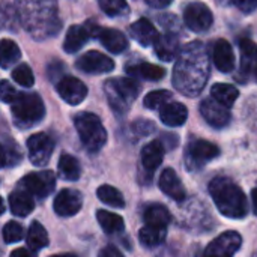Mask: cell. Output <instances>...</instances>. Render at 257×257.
<instances>
[{
    "mask_svg": "<svg viewBox=\"0 0 257 257\" xmlns=\"http://www.w3.org/2000/svg\"><path fill=\"white\" fill-rule=\"evenodd\" d=\"M209 78V59L205 45L194 41L184 47L173 69V86L187 96H197Z\"/></svg>",
    "mask_w": 257,
    "mask_h": 257,
    "instance_id": "6da1fadb",
    "label": "cell"
},
{
    "mask_svg": "<svg viewBox=\"0 0 257 257\" xmlns=\"http://www.w3.org/2000/svg\"><path fill=\"white\" fill-rule=\"evenodd\" d=\"M20 23L38 41L57 35L62 27L56 0H15Z\"/></svg>",
    "mask_w": 257,
    "mask_h": 257,
    "instance_id": "7a4b0ae2",
    "label": "cell"
},
{
    "mask_svg": "<svg viewBox=\"0 0 257 257\" xmlns=\"http://www.w3.org/2000/svg\"><path fill=\"white\" fill-rule=\"evenodd\" d=\"M209 194L218 211L227 218H244L248 212L247 196L229 178L217 176L209 182Z\"/></svg>",
    "mask_w": 257,
    "mask_h": 257,
    "instance_id": "3957f363",
    "label": "cell"
},
{
    "mask_svg": "<svg viewBox=\"0 0 257 257\" xmlns=\"http://www.w3.org/2000/svg\"><path fill=\"white\" fill-rule=\"evenodd\" d=\"M104 90L110 107L116 113L125 114L139 96L140 84L133 78H111L105 81Z\"/></svg>",
    "mask_w": 257,
    "mask_h": 257,
    "instance_id": "277c9868",
    "label": "cell"
},
{
    "mask_svg": "<svg viewBox=\"0 0 257 257\" xmlns=\"http://www.w3.org/2000/svg\"><path fill=\"white\" fill-rule=\"evenodd\" d=\"M12 117L21 128L39 123L45 116V105L38 93H20L12 102Z\"/></svg>",
    "mask_w": 257,
    "mask_h": 257,
    "instance_id": "5b68a950",
    "label": "cell"
},
{
    "mask_svg": "<svg viewBox=\"0 0 257 257\" xmlns=\"http://www.w3.org/2000/svg\"><path fill=\"white\" fill-rule=\"evenodd\" d=\"M77 133L83 146L89 152H98L107 142V131L101 123V119L92 113H80L74 119Z\"/></svg>",
    "mask_w": 257,
    "mask_h": 257,
    "instance_id": "8992f818",
    "label": "cell"
},
{
    "mask_svg": "<svg viewBox=\"0 0 257 257\" xmlns=\"http://www.w3.org/2000/svg\"><path fill=\"white\" fill-rule=\"evenodd\" d=\"M220 149L217 145L206 140L194 139L188 143L185 149V166L190 172H196L214 158H217Z\"/></svg>",
    "mask_w": 257,
    "mask_h": 257,
    "instance_id": "52a82bcc",
    "label": "cell"
},
{
    "mask_svg": "<svg viewBox=\"0 0 257 257\" xmlns=\"http://www.w3.org/2000/svg\"><path fill=\"white\" fill-rule=\"evenodd\" d=\"M242 245V238L238 232L229 230L217 236L211 244L205 248L203 253H199L196 257H232Z\"/></svg>",
    "mask_w": 257,
    "mask_h": 257,
    "instance_id": "ba28073f",
    "label": "cell"
},
{
    "mask_svg": "<svg viewBox=\"0 0 257 257\" xmlns=\"http://www.w3.org/2000/svg\"><path fill=\"white\" fill-rule=\"evenodd\" d=\"M27 151L30 163L36 167H44L48 164L54 151V140L45 133L33 134L27 140Z\"/></svg>",
    "mask_w": 257,
    "mask_h": 257,
    "instance_id": "9c48e42d",
    "label": "cell"
},
{
    "mask_svg": "<svg viewBox=\"0 0 257 257\" xmlns=\"http://www.w3.org/2000/svg\"><path fill=\"white\" fill-rule=\"evenodd\" d=\"M23 191H26L30 196H36L39 199L47 197L56 185V176L53 172H38V173H30L24 176L20 182Z\"/></svg>",
    "mask_w": 257,
    "mask_h": 257,
    "instance_id": "30bf717a",
    "label": "cell"
},
{
    "mask_svg": "<svg viewBox=\"0 0 257 257\" xmlns=\"http://www.w3.org/2000/svg\"><path fill=\"white\" fill-rule=\"evenodd\" d=\"M184 21L190 30L200 33V32H206L212 26L214 15L205 3L193 2L187 5L184 11Z\"/></svg>",
    "mask_w": 257,
    "mask_h": 257,
    "instance_id": "8fae6325",
    "label": "cell"
},
{
    "mask_svg": "<svg viewBox=\"0 0 257 257\" xmlns=\"http://www.w3.org/2000/svg\"><path fill=\"white\" fill-rule=\"evenodd\" d=\"M56 90L60 95V98L71 105H78L87 96L86 84L81 80L75 77H69V75L62 77L56 83Z\"/></svg>",
    "mask_w": 257,
    "mask_h": 257,
    "instance_id": "7c38bea8",
    "label": "cell"
},
{
    "mask_svg": "<svg viewBox=\"0 0 257 257\" xmlns=\"http://www.w3.org/2000/svg\"><path fill=\"white\" fill-rule=\"evenodd\" d=\"M75 66L81 72H86V74H105V72L113 71L114 62L108 56L99 51L90 50L77 60Z\"/></svg>",
    "mask_w": 257,
    "mask_h": 257,
    "instance_id": "4fadbf2b",
    "label": "cell"
},
{
    "mask_svg": "<svg viewBox=\"0 0 257 257\" xmlns=\"http://www.w3.org/2000/svg\"><path fill=\"white\" fill-rule=\"evenodd\" d=\"M200 114L214 128H224L230 123V111L214 98L203 99L200 104Z\"/></svg>",
    "mask_w": 257,
    "mask_h": 257,
    "instance_id": "5bb4252c",
    "label": "cell"
},
{
    "mask_svg": "<svg viewBox=\"0 0 257 257\" xmlns=\"http://www.w3.org/2000/svg\"><path fill=\"white\" fill-rule=\"evenodd\" d=\"M54 211L60 217H72L80 212L83 206V196L77 190H62L54 199Z\"/></svg>",
    "mask_w": 257,
    "mask_h": 257,
    "instance_id": "9a60e30c",
    "label": "cell"
},
{
    "mask_svg": "<svg viewBox=\"0 0 257 257\" xmlns=\"http://www.w3.org/2000/svg\"><path fill=\"white\" fill-rule=\"evenodd\" d=\"M161 191L176 202H182L187 197V191L182 185V181L173 169H166L160 176Z\"/></svg>",
    "mask_w": 257,
    "mask_h": 257,
    "instance_id": "2e32d148",
    "label": "cell"
},
{
    "mask_svg": "<svg viewBox=\"0 0 257 257\" xmlns=\"http://www.w3.org/2000/svg\"><path fill=\"white\" fill-rule=\"evenodd\" d=\"M212 56H214V63L218 68V71L227 74L235 69V53H233L232 45L226 39H218L214 44Z\"/></svg>",
    "mask_w": 257,
    "mask_h": 257,
    "instance_id": "e0dca14e",
    "label": "cell"
},
{
    "mask_svg": "<svg viewBox=\"0 0 257 257\" xmlns=\"http://www.w3.org/2000/svg\"><path fill=\"white\" fill-rule=\"evenodd\" d=\"M155 45V54L166 62H170L176 59L181 53V44L179 38L173 32H167L163 36H158Z\"/></svg>",
    "mask_w": 257,
    "mask_h": 257,
    "instance_id": "ac0fdd59",
    "label": "cell"
},
{
    "mask_svg": "<svg viewBox=\"0 0 257 257\" xmlns=\"http://www.w3.org/2000/svg\"><path fill=\"white\" fill-rule=\"evenodd\" d=\"M130 32H131V36L143 47L154 45L160 36L155 26L146 18H140L136 23H133V26L130 27Z\"/></svg>",
    "mask_w": 257,
    "mask_h": 257,
    "instance_id": "d6986e66",
    "label": "cell"
},
{
    "mask_svg": "<svg viewBox=\"0 0 257 257\" xmlns=\"http://www.w3.org/2000/svg\"><path fill=\"white\" fill-rule=\"evenodd\" d=\"M188 110L181 102H167L160 108V119L167 126H182L187 122Z\"/></svg>",
    "mask_w": 257,
    "mask_h": 257,
    "instance_id": "ffe728a7",
    "label": "cell"
},
{
    "mask_svg": "<svg viewBox=\"0 0 257 257\" xmlns=\"http://www.w3.org/2000/svg\"><path fill=\"white\" fill-rule=\"evenodd\" d=\"M164 160V145L160 140H152L142 149V164L148 173L152 175Z\"/></svg>",
    "mask_w": 257,
    "mask_h": 257,
    "instance_id": "44dd1931",
    "label": "cell"
},
{
    "mask_svg": "<svg viewBox=\"0 0 257 257\" xmlns=\"http://www.w3.org/2000/svg\"><path fill=\"white\" fill-rule=\"evenodd\" d=\"M96 38L101 41V44L114 54H119L122 51H125L128 48V39L126 36L116 30V29H99Z\"/></svg>",
    "mask_w": 257,
    "mask_h": 257,
    "instance_id": "7402d4cb",
    "label": "cell"
},
{
    "mask_svg": "<svg viewBox=\"0 0 257 257\" xmlns=\"http://www.w3.org/2000/svg\"><path fill=\"white\" fill-rule=\"evenodd\" d=\"M90 38V32L87 29V26H72L69 27L65 41H63V50L66 53H75L78 51Z\"/></svg>",
    "mask_w": 257,
    "mask_h": 257,
    "instance_id": "603a6c76",
    "label": "cell"
},
{
    "mask_svg": "<svg viewBox=\"0 0 257 257\" xmlns=\"http://www.w3.org/2000/svg\"><path fill=\"white\" fill-rule=\"evenodd\" d=\"M9 206H11V211L14 215L27 217L33 211L35 202L30 194H27L23 190H17L9 196Z\"/></svg>",
    "mask_w": 257,
    "mask_h": 257,
    "instance_id": "cb8c5ba5",
    "label": "cell"
},
{
    "mask_svg": "<svg viewBox=\"0 0 257 257\" xmlns=\"http://www.w3.org/2000/svg\"><path fill=\"white\" fill-rule=\"evenodd\" d=\"M143 218L146 221V226H155V227H167L172 221V215L169 209L164 205L152 203L145 209Z\"/></svg>",
    "mask_w": 257,
    "mask_h": 257,
    "instance_id": "d4e9b609",
    "label": "cell"
},
{
    "mask_svg": "<svg viewBox=\"0 0 257 257\" xmlns=\"http://www.w3.org/2000/svg\"><path fill=\"white\" fill-rule=\"evenodd\" d=\"M128 72L134 77H140L145 80H151V81H158L166 75V69L154 65V63H148V62H142L133 66H128Z\"/></svg>",
    "mask_w": 257,
    "mask_h": 257,
    "instance_id": "484cf974",
    "label": "cell"
},
{
    "mask_svg": "<svg viewBox=\"0 0 257 257\" xmlns=\"http://www.w3.org/2000/svg\"><path fill=\"white\" fill-rule=\"evenodd\" d=\"M211 95L212 98L223 104L224 107H232L235 104V101L238 99L239 96V90L232 86V84H226V83H217L211 87Z\"/></svg>",
    "mask_w": 257,
    "mask_h": 257,
    "instance_id": "4316f807",
    "label": "cell"
},
{
    "mask_svg": "<svg viewBox=\"0 0 257 257\" xmlns=\"http://www.w3.org/2000/svg\"><path fill=\"white\" fill-rule=\"evenodd\" d=\"M59 176L63 181H77L81 175V166L78 160L72 155H62L57 164Z\"/></svg>",
    "mask_w": 257,
    "mask_h": 257,
    "instance_id": "83f0119b",
    "label": "cell"
},
{
    "mask_svg": "<svg viewBox=\"0 0 257 257\" xmlns=\"http://www.w3.org/2000/svg\"><path fill=\"white\" fill-rule=\"evenodd\" d=\"M96 220L101 226V229L107 233V235H114V233H120L125 227L123 224V218L117 214L108 212V211H98L96 212Z\"/></svg>",
    "mask_w": 257,
    "mask_h": 257,
    "instance_id": "f1b7e54d",
    "label": "cell"
},
{
    "mask_svg": "<svg viewBox=\"0 0 257 257\" xmlns=\"http://www.w3.org/2000/svg\"><path fill=\"white\" fill-rule=\"evenodd\" d=\"M21 59V50L12 39L0 41V68L8 69Z\"/></svg>",
    "mask_w": 257,
    "mask_h": 257,
    "instance_id": "f546056e",
    "label": "cell"
},
{
    "mask_svg": "<svg viewBox=\"0 0 257 257\" xmlns=\"http://www.w3.org/2000/svg\"><path fill=\"white\" fill-rule=\"evenodd\" d=\"M27 245L30 250L33 251H38V250H42L48 245V233L47 230L44 229V226L38 221L32 223V226L29 227V232H27Z\"/></svg>",
    "mask_w": 257,
    "mask_h": 257,
    "instance_id": "4dcf8cb0",
    "label": "cell"
},
{
    "mask_svg": "<svg viewBox=\"0 0 257 257\" xmlns=\"http://www.w3.org/2000/svg\"><path fill=\"white\" fill-rule=\"evenodd\" d=\"M139 239L142 245L148 248L158 247L166 239V227H155V226H145L139 232Z\"/></svg>",
    "mask_w": 257,
    "mask_h": 257,
    "instance_id": "1f68e13d",
    "label": "cell"
},
{
    "mask_svg": "<svg viewBox=\"0 0 257 257\" xmlns=\"http://www.w3.org/2000/svg\"><path fill=\"white\" fill-rule=\"evenodd\" d=\"M96 194L102 203H105L111 208H123L125 206V200H123L122 193L111 185H101L96 190Z\"/></svg>",
    "mask_w": 257,
    "mask_h": 257,
    "instance_id": "d6a6232c",
    "label": "cell"
},
{
    "mask_svg": "<svg viewBox=\"0 0 257 257\" xmlns=\"http://www.w3.org/2000/svg\"><path fill=\"white\" fill-rule=\"evenodd\" d=\"M239 48L242 54V72L248 74L251 69V63L257 62V44L251 39H241Z\"/></svg>",
    "mask_w": 257,
    "mask_h": 257,
    "instance_id": "836d02e7",
    "label": "cell"
},
{
    "mask_svg": "<svg viewBox=\"0 0 257 257\" xmlns=\"http://www.w3.org/2000/svg\"><path fill=\"white\" fill-rule=\"evenodd\" d=\"M170 99H172V93L169 90H154L145 96L143 104L146 108L157 110V108H161L163 105H166Z\"/></svg>",
    "mask_w": 257,
    "mask_h": 257,
    "instance_id": "e575fe53",
    "label": "cell"
},
{
    "mask_svg": "<svg viewBox=\"0 0 257 257\" xmlns=\"http://www.w3.org/2000/svg\"><path fill=\"white\" fill-rule=\"evenodd\" d=\"M99 8L108 17H120L128 14V3L125 0H99Z\"/></svg>",
    "mask_w": 257,
    "mask_h": 257,
    "instance_id": "d590c367",
    "label": "cell"
},
{
    "mask_svg": "<svg viewBox=\"0 0 257 257\" xmlns=\"http://www.w3.org/2000/svg\"><path fill=\"white\" fill-rule=\"evenodd\" d=\"M2 235H3L5 242H8V244H15V242H20V241L24 238V229H23V226H21L20 223H17V221H9V223L5 224Z\"/></svg>",
    "mask_w": 257,
    "mask_h": 257,
    "instance_id": "8d00e7d4",
    "label": "cell"
},
{
    "mask_svg": "<svg viewBox=\"0 0 257 257\" xmlns=\"http://www.w3.org/2000/svg\"><path fill=\"white\" fill-rule=\"evenodd\" d=\"M12 78H14L20 86H24V87H32L33 83H35L33 72H32L30 66L26 65V63L18 65V66L12 71Z\"/></svg>",
    "mask_w": 257,
    "mask_h": 257,
    "instance_id": "74e56055",
    "label": "cell"
},
{
    "mask_svg": "<svg viewBox=\"0 0 257 257\" xmlns=\"http://www.w3.org/2000/svg\"><path fill=\"white\" fill-rule=\"evenodd\" d=\"M18 95L20 93L17 92V89L9 81H6V80H2L0 81V101L8 102V104H12L17 99Z\"/></svg>",
    "mask_w": 257,
    "mask_h": 257,
    "instance_id": "f35d334b",
    "label": "cell"
},
{
    "mask_svg": "<svg viewBox=\"0 0 257 257\" xmlns=\"http://www.w3.org/2000/svg\"><path fill=\"white\" fill-rule=\"evenodd\" d=\"M133 130L139 134V136H148L154 131V123L149 120H137L133 125Z\"/></svg>",
    "mask_w": 257,
    "mask_h": 257,
    "instance_id": "ab89813d",
    "label": "cell"
},
{
    "mask_svg": "<svg viewBox=\"0 0 257 257\" xmlns=\"http://www.w3.org/2000/svg\"><path fill=\"white\" fill-rule=\"evenodd\" d=\"M233 3L244 14H251L257 9V0H233Z\"/></svg>",
    "mask_w": 257,
    "mask_h": 257,
    "instance_id": "60d3db41",
    "label": "cell"
},
{
    "mask_svg": "<svg viewBox=\"0 0 257 257\" xmlns=\"http://www.w3.org/2000/svg\"><path fill=\"white\" fill-rule=\"evenodd\" d=\"M98 257H123V254H122L120 250H117L114 245H107V247H104V248L99 251Z\"/></svg>",
    "mask_w": 257,
    "mask_h": 257,
    "instance_id": "b9f144b4",
    "label": "cell"
},
{
    "mask_svg": "<svg viewBox=\"0 0 257 257\" xmlns=\"http://www.w3.org/2000/svg\"><path fill=\"white\" fill-rule=\"evenodd\" d=\"M172 2H173V0H146V3H148L149 6L155 8V9H164V8H167Z\"/></svg>",
    "mask_w": 257,
    "mask_h": 257,
    "instance_id": "7bdbcfd3",
    "label": "cell"
},
{
    "mask_svg": "<svg viewBox=\"0 0 257 257\" xmlns=\"http://www.w3.org/2000/svg\"><path fill=\"white\" fill-rule=\"evenodd\" d=\"M11 257H35L27 248H17L11 253Z\"/></svg>",
    "mask_w": 257,
    "mask_h": 257,
    "instance_id": "ee69618b",
    "label": "cell"
},
{
    "mask_svg": "<svg viewBox=\"0 0 257 257\" xmlns=\"http://www.w3.org/2000/svg\"><path fill=\"white\" fill-rule=\"evenodd\" d=\"M6 161H8V157H6V151H5V148L0 145V169L3 167V166H6Z\"/></svg>",
    "mask_w": 257,
    "mask_h": 257,
    "instance_id": "f6af8a7d",
    "label": "cell"
},
{
    "mask_svg": "<svg viewBox=\"0 0 257 257\" xmlns=\"http://www.w3.org/2000/svg\"><path fill=\"white\" fill-rule=\"evenodd\" d=\"M251 200H253V209H254V214L257 215V188H254L251 191Z\"/></svg>",
    "mask_w": 257,
    "mask_h": 257,
    "instance_id": "bcb514c9",
    "label": "cell"
},
{
    "mask_svg": "<svg viewBox=\"0 0 257 257\" xmlns=\"http://www.w3.org/2000/svg\"><path fill=\"white\" fill-rule=\"evenodd\" d=\"M51 257H77L74 256V254H71V253H63V254H54V256Z\"/></svg>",
    "mask_w": 257,
    "mask_h": 257,
    "instance_id": "7dc6e473",
    "label": "cell"
},
{
    "mask_svg": "<svg viewBox=\"0 0 257 257\" xmlns=\"http://www.w3.org/2000/svg\"><path fill=\"white\" fill-rule=\"evenodd\" d=\"M5 212V203H3V200H2V197H0V215Z\"/></svg>",
    "mask_w": 257,
    "mask_h": 257,
    "instance_id": "c3c4849f",
    "label": "cell"
},
{
    "mask_svg": "<svg viewBox=\"0 0 257 257\" xmlns=\"http://www.w3.org/2000/svg\"><path fill=\"white\" fill-rule=\"evenodd\" d=\"M256 78H257V68H256Z\"/></svg>",
    "mask_w": 257,
    "mask_h": 257,
    "instance_id": "681fc988",
    "label": "cell"
}]
</instances>
